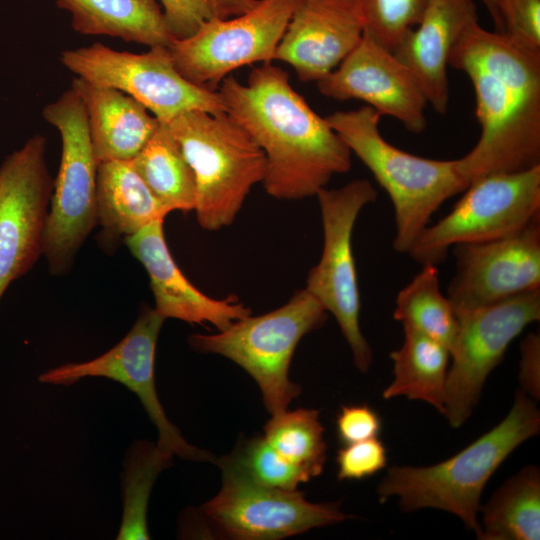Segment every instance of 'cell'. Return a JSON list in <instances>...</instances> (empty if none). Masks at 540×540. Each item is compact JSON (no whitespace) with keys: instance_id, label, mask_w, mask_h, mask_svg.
I'll use <instances>...</instances> for the list:
<instances>
[{"instance_id":"1","label":"cell","mask_w":540,"mask_h":540,"mask_svg":"<svg viewBox=\"0 0 540 540\" xmlns=\"http://www.w3.org/2000/svg\"><path fill=\"white\" fill-rule=\"evenodd\" d=\"M449 66L468 76L476 98L480 136L459 158L468 183L540 165V50L475 22L453 47Z\"/></svg>"},{"instance_id":"2","label":"cell","mask_w":540,"mask_h":540,"mask_svg":"<svg viewBox=\"0 0 540 540\" xmlns=\"http://www.w3.org/2000/svg\"><path fill=\"white\" fill-rule=\"evenodd\" d=\"M218 88L226 113L266 156L263 184L270 196H315L333 175L351 168L349 147L292 88L285 70L264 63L250 72L247 84L228 75Z\"/></svg>"},{"instance_id":"3","label":"cell","mask_w":540,"mask_h":540,"mask_svg":"<svg viewBox=\"0 0 540 540\" xmlns=\"http://www.w3.org/2000/svg\"><path fill=\"white\" fill-rule=\"evenodd\" d=\"M540 432L536 401L518 390L507 415L458 453L429 466L394 465L378 484L381 503L394 497L403 512L433 508L480 532V499L486 484L521 444Z\"/></svg>"},{"instance_id":"4","label":"cell","mask_w":540,"mask_h":540,"mask_svg":"<svg viewBox=\"0 0 540 540\" xmlns=\"http://www.w3.org/2000/svg\"><path fill=\"white\" fill-rule=\"evenodd\" d=\"M380 117L367 105L336 111L325 119L387 192L396 226L393 249L408 253L432 215L469 183L459 159L424 158L390 144L381 135Z\"/></svg>"},{"instance_id":"5","label":"cell","mask_w":540,"mask_h":540,"mask_svg":"<svg viewBox=\"0 0 540 540\" xmlns=\"http://www.w3.org/2000/svg\"><path fill=\"white\" fill-rule=\"evenodd\" d=\"M165 124L194 173L198 224L208 231L231 225L265 179L263 150L227 113L187 110Z\"/></svg>"},{"instance_id":"6","label":"cell","mask_w":540,"mask_h":540,"mask_svg":"<svg viewBox=\"0 0 540 540\" xmlns=\"http://www.w3.org/2000/svg\"><path fill=\"white\" fill-rule=\"evenodd\" d=\"M328 312L305 288L281 307L259 316L248 315L216 334H192L190 346L222 355L242 367L258 384L271 416L287 410L301 387L289 379V367L299 341L322 327Z\"/></svg>"},{"instance_id":"7","label":"cell","mask_w":540,"mask_h":540,"mask_svg":"<svg viewBox=\"0 0 540 540\" xmlns=\"http://www.w3.org/2000/svg\"><path fill=\"white\" fill-rule=\"evenodd\" d=\"M61 137V159L44 233L43 255L53 275L68 273L97 225V169L87 113L71 87L42 111Z\"/></svg>"},{"instance_id":"8","label":"cell","mask_w":540,"mask_h":540,"mask_svg":"<svg viewBox=\"0 0 540 540\" xmlns=\"http://www.w3.org/2000/svg\"><path fill=\"white\" fill-rule=\"evenodd\" d=\"M452 210L429 224L409 254L421 265L442 263L449 249L513 235L540 218V165L479 178Z\"/></svg>"},{"instance_id":"9","label":"cell","mask_w":540,"mask_h":540,"mask_svg":"<svg viewBox=\"0 0 540 540\" xmlns=\"http://www.w3.org/2000/svg\"><path fill=\"white\" fill-rule=\"evenodd\" d=\"M318 199L323 249L309 271L305 289L331 313L352 352L356 368L369 370L372 348L360 328L361 300L352 249V234L361 210L375 202L377 191L366 179H356L336 188L320 189Z\"/></svg>"},{"instance_id":"10","label":"cell","mask_w":540,"mask_h":540,"mask_svg":"<svg viewBox=\"0 0 540 540\" xmlns=\"http://www.w3.org/2000/svg\"><path fill=\"white\" fill-rule=\"evenodd\" d=\"M59 59L78 78L131 96L161 123L187 110L226 113L217 91L199 87L180 74L167 46L131 53L96 42L65 50Z\"/></svg>"},{"instance_id":"11","label":"cell","mask_w":540,"mask_h":540,"mask_svg":"<svg viewBox=\"0 0 540 540\" xmlns=\"http://www.w3.org/2000/svg\"><path fill=\"white\" fill-rule=\"evenodd\" d=\"M295 4L296 0H259L243 14L205 21L193 35L170 44L175 67L191 83L216 91L232 71L271 63Z\"/></svg>"},{"instance_id":"12","label":"cell","mask_w":540,"mask_h":540,"mask_svg":"<svg viewBox=\"0 0 540 540\" xmlns=\"http://www.w3.org/2000/svg\"><path fill=\"white\" fill-rule=\"evenodd\" d=\"M456 313L459 332L451 351L443 415L455 429L472 415L511 342L540 319V289Z\"/></svg>"},{"instance_id":"13","label":"cell","mask_w":540,"mask_h":540,"mask_svg":"<svg viewBox=\"0 0 540 540\" xmlns=\"http://www.w3.org/2000/svg\"><path fill=\"white\" fill-rule=\"evenodd\" d=\"M166 319L154 308L141 310L136 322L115 346L84 362L66 363L39 376L45 384L69 386L86 377H104L119 382L142 403L158 431L157 448L166 455L195 462H216L209 451L186 441L168 419L155 384L156 344Z\"/></svg>"},{"instance_id":"14","label":"cell","mask_w":540,"mask_h":540,"mask_svg":"<svg viewBox=\"0 0 540 540\" xmlns=\"http://www.w3.org/2000/svg\"><path fill=\"white\" fill-rule=\"evenodd\" d=\"M46 139L35 134L0 165V299L43 255L53 193Z\"/></svg>"},{"instance_id":"15","label":"cell","mask_w":540,"mask_h":540,"mask_svg":"<svg viewBox=\"0 0 540 540\" xmlns=\"http://www.w3.org/2000/svg\"><path fill=\"white\" fill-rule=\"evenodd\" d=\"M220 491L200 513L220 535L237 540H279L353 516L339 503H312L303 492L270 488L222 470Z\"/></svg>"},{"instance_id":"16","label":"cell","mask_w":540,"mask_h":540,"mask_svg":"<svg viewBox=\"0 0 540 540\" xmlns=\"http://www.w3.org/2000/svg\"><path fill=\"white\" fill-rule=\"evenodd\" d=\"M447 297L455 311L487 306L540 289V218L493 241L454 246Z\"/></svg>"},{"instance_id":"17","label":"cell","mask_w":540,"mask_h":540,"mask_svg":"<svg viewBox=\"0 0 540 540\" xmlns=\"http://www.w3.org/2000/svg\"><path fill=\"white\" fill-rule=\"evenodd\" d=\"M316 84L322 95L364 101L409 132L421 133L427 126L428 102L412 73L392 51L364 33L353 51Z\"/></svg>"},{"instance_id":"18","label":"cell","mask_w":540,"mask_h":540,"mask_svg":"<svg viewBox=\"0 0 540 540\" xmlns=\"http://www.w3.org/2000/svg\"><path fill=\"white\" fill-rule=\"evenodd\" d=\"M364 33L358 0H296L274 60L301 81H319L358 45Z\"/></svg>"},{"instance_id":"19","label":"cell","mask_w":540,"mask_h":540,"mask_svg":"<svg viewBox=\"0 0 540 540\" xmlns=\"http://www.w3.org/2000/svg\"><path fill=\"white\" fill-rule=\"evenodd\" d=\"M163 222L154 221L123 240L149 276L154 309L165 319L210 323L219 331L250 315L251 309L232 296L224 300L213 299L185 277L169 251Z\"/></svg>"},{"instance_id":"20","label":"cell","mask_w":540,"mask_h":540,"mask_svg":"<svg viewBox=\"0 0 540 540\" xmlns=\"http://www.w3.org/2000/svg\"><path fill=\"white\" fill-rule=\"evenodd\" d=\"M478 22L474 0H428L419 23L394 49L428 104L439 114L449 107V57L463 32Z\"/></svg>"},{"instance_id":"21","label":"cell","mask_w":540,"mask_h":540,"mask_svg":"<svg viewBox=\"0 0 540 540\" xmlns=\"http://www.w3.org/2000/svg\"><path fill=\"white\" fill-rule=\"evenodd\" d=\"M84 103L89 134L98 163L132 160L160 122L124 92L74 78L72 85Z\"/></svg>"},{"instance_id":"22","label":"cell","mask_w":540,"mask_h":540,"mask_svg":"<svg viewBox=\"0 0 540 540\" xmlns=\"http://www.w3.org/2000/svg\"><path fill=\"white\" fill-rule=\"evenodd\" d=\"M97 224L100 242L114 247L146 225L162 220L171 212L148 188L131 160H110L98 164Z\"/></svg>"},{"instance_id":"23","label":"cell","mask_w":540,"mask_h":540,"mask_svg":"<svg viewBox=\"0 0 540 540\" xmlns=\"http://www.w3.org/2000/svg\"><path fill=\"white\" fill-rule=\"evenodd\" d=\"M70 12L73 29L83 35H106L126 42L167 46L175 40L158 0H56Z\"/></svg>"},{"instance_id":"24","label":"cell","mask_w":540,"mask_h":540,"mask_svg":"<svg viewBox=\"0 0 540 540\" xmlns=\"http://www.w3.org/2000/svg\"><path fill=\"white\" fill-rule=\"evenodd\" d=\"M403 332L402 345L390 353L393 379L382 391V397L422 401L444 415L451 354L427 335L407 327H403Z\"/></svg>"},{"instance_id":"25","label":"cell","mask_w":540,"mask_h":540,"mask_svg":"<svg viewBox=\"0 0 540 540\" xmlns=\"http://www.w3.org/2000/svg\"><path fill=\"white\" fill-rule=\"evenodd\" d=\"M479 540L540 539V470L526 465L479 509Z\"/></svg>"},{"instance_id":"26","label":"cell","mask_w":540,"mask_h":540,"mask_svg":"<svg viewBox=\"0 0 540 540\" xmlns=\"http://www.w3.org/2000/svg\"><path fill=\"white\" fill-rule=\"evenodd\" d=\"M131 161L148 188L170 211L194 210V173L165 123L160 122Z\"/></svg>"},{"instance_id":"27","label":"cell","mask_w":540,"mask_h":540,"mask_svg":"<svg viewBox=\"0 0 540 540\" xmlns=\"http://www.w3.org/2000/svg\"><path fill=\"white\" fill-rule=\"evenodd\" d=\"M403 327L416 330L453 350L459 332L457 313L441 292L437 265L425 264L397 294L393 313Z\"/></svg>"},{"instance_id":"28","label":"cell","mask_w":540,"mask_h":540,"mask_svg":"<svg viewBox=\"0 0 540 540\" xmlns=\"http://www.w3.org/2000/svg\"><path fill=\"white\" fill-rule=\"evenodd\" d=\"M173 457L149 441L133 443L124 461L122 474L123 513L118 540H147V509L158 475L172 465Z\"/></svg>"},{"instance_id":"29","label":"cell","mask_w":540,"mask_h":540,"mask_svg":"<svg viewBox=\"0 0 540 540\" xmlns=\"http://www.w3.org/2000/svg\"><path fill=\"white\" fill-rule=\"evenodd\" d=\"M316 409L299 408L271 416L263 438L285 461L310 479L321 474L327 458L324 428Z\"/></svg>"},{"instance_id":"30","label":"cell","mask_w":540,"mask_h":540,"mask_svg":"<svg viewBox=\"0 0 540 540\" xmlns=\"http://www.w3.org/2000/svg\"><path fill=\"white\" fill-rule=\"evenodd\" d=\"M221 470L235 473L253 483L283 490H296L310 478L282 459L262 436L246 439L229 455L216 460Z\"/></svg>"},{"instance_id":"31","label":"cell","mask_w":540,"mask_h":540,"mask_svg":"<svg viewBox=\"0 0 540 540\" xmlns=\"http://www.w3.org/2000/svg\"><path fill=\"white\" fill-rule=\"evenodd\" d=\"M364 34L390 51L420 21L428 0H358Z\"/></svg>"},{"instance_id":"32","label":"cell","mask_w":540,"mask_h":540,"mask_svg":"<svg viewBox=\"0 0 540 540\" xmlns=\"http://www.w3.org/2000/svg\"><path fill=\"white\" fill-rule=\"evenodd\" d=\"M337 479L362 480L387 466V449L378 438L343 444L337 452Z\"/></svg>"},{"instance_id":"33","label":"cell","mask_w":540,"mask_h":540,"mask_svg":"<svg viewBox=\"0 0 540 540\" xmlns=\"http://www.w3.org/2000/svg\"><path fill=\"white\" fill-rule=\"evenodd\" d=\"M499 7L502 33L540 50V0H500Z\"/></svg>"},{"instance_id":"34","label":"cell","mask_w":540,"mask_h":540,"mask_svg":"<svg viewBox=\"0 0 540 540\" xmlns=\"http://www.w3.org/2000/svg\"><path fill=\"white\" fill-rule=\"evenodd\" d=\"M159 3L175 39L193 35L205 21L213 18L207 0H159Z\"/></svg>"},{"instance_id":"35","label":"cell","mask_w":540,"mask_h":540,"mask_svg":"<svg viewBox=\"0 0 540 540\" xmlns=\"http://www.w3.org/2000/svg\"><path fill=\"white\" fill-rule=\"evenodd\" d=\"M382 428L380 415L369 405H344L336 418V431L343 444L378 437Z\"/></svg>"},{"instance_id":"36","label":"cell","mask_w":540,"mask_h":540,"mask_svg":"<svg viewBox=\"0 0 540 540\" xmlns=\"http://www.w3.org/2000/svg\"><path fill=\"white\" fill-rule=\"evenodd\" d=\"M518 379L520 390L535 401L540 399V335L531 332L520 344Z\"/></svg>"},{"instance_id":"37","label":"cell","mask_w":540,"mask_h":540,"mask_svg":"<svg viewBox=\"0 0 540 540\" xmlns=\"http://www.w3.org/2000/svg\"><path fill=\"white\" fill-rule=\"evenodd\" d=\"M259 0H207L213 17L226 19L250 11Z\"/></svg>"},{"instance_id":"38","label":"cell","mask_w":540,"mask_h":540,"mask_svg":"<svg viewBox=\"0 0 540 540\" xmlns=\"http://www.w3.org/2000/svg\"><path fill=\"white\" fill-rule=\"evenodd\" d=\"M486 9L488 10L497 32L503 31L502 19L500 14L499 2L500 0H480Z\"/></svg>"}]
</instances>
